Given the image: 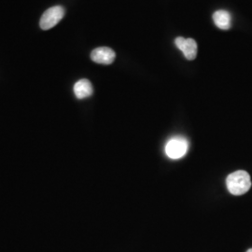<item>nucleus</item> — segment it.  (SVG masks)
<instances>
[{"instance_id": "f257e3e1", "label": "nucleus", "mask_w": 252, "mask_h": 252, "mask_svg": "<svg viewBox=\"0 0 252 252\" xmlns=\"http://www.w3.org/2000/svg\"><path fill=\"white\" fill-rule=\"evenodd\" d=\"M226 186L229 192L233 195H243L252 187L251 176L244 170L231 173L226 179Z\"/></svg>"}, {"instance_id": "7ed1b4c3", "label": "nucleus", "mask_w": 252, "mask_h": 252, "mask_svg": "<svg viewBox=\"0 0 252 252\" xmlns=\"http://www.w3.org/2000/svg\"><path fill=\"white\" fill-rule=\"evenodd\" d=\"M65 10L62 6H54L47 9L42 14L39 26L43 30H49L59 24V22L63 18Z\"/></svg>"}, {"instance_id": "39448f33", "label": "nucleus", "mask_w": 252, "mask_h": 252, "mask_svg": "<svg viewBox=\"0 0 252 252\" xmlns=\"http://www.w3.org/2000/svg\"><path fill=\"white\" fill-rule=\"evenodd\" d=\"M115 57V52L108 47L96 48L91 54V59L100 64H110L114 62Z\"/></svg>"}, {"instance_id": "20e7f679", "label": "nucleus", "mask_w": 252, "mask_h": 252, "mask_svg": "<svg viewBox=\"0 0 252 252\" xmlns=\"http://www.w3.org/2000/svg\"><path fill=\"white\" fill-rule=\"evenodd\" d=\"M177 48L182 52L187 60H193L197 56V43L192 38H184L179 36L175 39Z\"/></svg>"}, {"instance_id": "0eeeda50", "label": "nucleus", "mask_w": 252, "mask_h": 252, "mask_svg": "<svg viewBox=\"0 0 252 252\" xmlns=\"http://www.w3.org/2000/svg\"><path fill=\"white\" fill-rule=\"evenodd\" d=\"M213 21L216 27L221 30H228L232 27V15L224 9L215 11L213 14Z\"/></svg>"}, {"instance_id": "6e6552de", "label": "nucleus", "mask_w": 252, "mask_h": 252, "mask_svg": "<svg viewBox=\"0 0 252 252\" xmlns=\"http://www.w3.org/2000/svg\"><path fill=\"white\" fill-rule=\"evenodd\" d=\"M247 252H252V249H250V250H249Z\"/></svg>"}, {"instance_id": "423d86ee", "label": "nucleus", "mask_w": 252, "mask_h": 252, "mask_svg": "<svg viewBox=\"0 0 252 252\" xmlns=\"http://www.w3.org/2000/svg\"><path fill=\"white\" fill-rule=\"evenodd\" d=\"M73 90H74V94L78 99L87 98L93 94V92H94L92 83L90 81H88L86 79L77 81L74 85Z\"/></svg>"}, {"instance_id": "f03ea898", "label": "nucleus", "mask_w": 252, "mask_h": 252, "mask_svg": "<svg viewBox=\"0 0 252 252\" xmlns=\"http://www.w3.org/2000/svg\"><path fill=\"white\" fill-rule=\"evenodd\" d=\"M189 149V142L185 137L174 136L165 145V153L173 160L180 159L186 155Z\"/></svg>"}]
</instances>
